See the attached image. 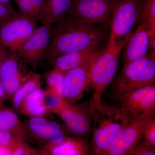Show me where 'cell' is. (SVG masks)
<instances>
[{
  "instance_id": "ba28073f",
  "label": "cell",
  "mask_w": 155,
  "mask_h": 155,
  "mask_svg": "<svg viewBox=\"0 0 155 155\" xmlns=\"http://www.w3.org/2000/svg\"><path fill=\"white\" fill-rule=\"evenodd\" d=\"M154 117L155 112H151L132 118L118 134L105 155H131L142 137L145 125Z\"/></svg>"
},
{
  "instance_id": "2e32d148",
  "label": "cell",
  "mask_w": 155,
  "mask_h": 155,
  "mask_svg": "<svg viewBox=\"0 0 155 155\" xmlns=\"http://www.w3.org/2000/svg\"><path fill=\"white\" fill-rule=\"evenodd\" d=\"M40 151L41 155H87L91 153V148L81 137L67 136L60 144L45 145Z\"/></svg>"
},
{
  "instance_id": "8fae6325",
  "label": "cell",
  "mask_w": 155,
  "mask_h": 155,
  "mask_svg": "<svg viewBox=\"0 0 155 155\" xmlns=\"http://www.w3.org/2000/svg\"><path fill=\"white\" fill-rule=\"evenodd\" d=\"M120 109L131 118L155 112V85H149L120 94H115Z\"/></svg>"
},
{
  "instance_id": "30bf717a",
  "label": "cell",
  "mask_w": 155,
  "mask_h": 155,
  "mask_svg": "<svg viewBox=\"0 0 155 155\" xmlns=\"http://www.w3.org/2000/svg\"><path fill=\"white\" fill-rule=\"evenodd\" d=\"M56 114L76 137L87 135L91 130V116L94 115L91 102L78 104L67 102Z\"/></svg>"
},
{
  "instance_id": "7c38bea8",
  "label": "cell",
  "mask_w": 155,
  "mask_h": 155,
  "mask_svg": "<svg viewBox=\"0 0 155 155\" xmlns=\"http://www.w3.org/2000/svg\"><path fill=\"white\" fill-rule=\"evenodd\" d=\"M22 123L27 138L33 139L45 145H57L67 137L60 124L45 117L29 118Z\"/></svg>"
},
{
  "instance_id": "d6986e66",
  "label": "cell",
  "mask_w": 155,
  "mask_h": 155,
  "mask_svg": "<svg viewBox=\"0 0 155 155\" xmlns=\"http://www.w3.org/2000/svg\"><path fill=\"white\" fill-rule=\"evenodd\" d=\"M45 90L36 89L23 99L18 112L29 118L45 117L49 114L44 101Z\"/></svg>"
},
{
  "instance_id": "e575fe53",
  "label": "cell",
  "mask_w": 155,
  "mask_h": 155,
  "mask_svg": "<svg viewBox=\"0 0 155 155\" xmlns=\"http://www.w3.org/2000/svg\"><path fill=\"white\" fill-rule=\"evenodd\" d=\"M11 0H0V2H1L7 3V4H11Z\"/></svg>"
},
{
  "instance_id": "9a60e30c",
  "label": "cell",
  "mask_w": 155,
  "mask_h": 155,
  "mask_svg": "<svg viewBox=\"0 0 155 155\" xmlns=\"http://www.w3.org/2000/svg\"><path fill=\"white\" fill-rule=\"evenodd\" d=\"M155 32V25L139 22L123 48L124 64L144 58L150 50L151 35Z\"/></svg>"
},
{
  "instance_id": "83f0119b",
  "label": "cell",
  "mask_w": 155,
  "mask_h": 155,
  "mask_svg": "<svg viewBox=\"0 0 155 155\" xmlns=\"http://www.w3.org/2000/svg\"><path fill=\"white\" fill-rule=\"evenodd\" d=\"M155 148L144 141L138 142L131 152V155H155Z\"/></svg>"
},
{
  "instance_id": "7a4b0ae2",
  "label": "cell",
  "mask_w": 155,
  "mask_h": 155,
  "mask_svg": "<svg viewBox=\"0 0 155 155\" xmlns=\"http://www.w3.org/2000/svg\"><path fill=\"white\" fill-rule=\"evenodd\" d=\"M126 43L108 44L105 49L97 53L92 63L91 84L93 91L91 103L94 113L97 114L101 113L106 108L102 101L103 94L115 77L119 55Z\"/></svg>"
},
{
  "instance_id": "5bb4252c",
  "label": "cell",
  "mask_w": 155,
  "mask_h": 155,
  "mask_svg": "<svg viewBox=\"0 0 155 155\" xmlns=\"http://www.w3.org/2000/svg\"><path fill=\"white\" fill-rule=\"evenodd\" d=\"M97 53L84 64L65 72L64 98L67 102L74 104L83 97L84 91L91 83V67Z\"/></svg>"
},
{
  "instance_id": "d590c367",
  "label": "cell",
  "mask_w": 155,
  "mask_h": 155,
  "mask_svg": "<svg viewBox=\"0 0 155 155\" xmlns=\"http://www.w3.org/2000/svg\"><path fill=\"white\" fill-rule=\"evenodd\" d=\"M3 107V105H0V108H2Z\"/></svg>"
},
{
  "instance_id": "52a82bcc",
  "label": "cell",
  "mask_w": 155,
  "mask_h": 155,
  "mask_svg": "<svg viewBox=\"0 0 155 155\" xmlns=\"http://www.w3.org/2000/svg\"><path fill=\"white\" fill-rule=\"evenodd\" d=\"M116 0H72L69 14L86 24L103 25L110 21Z\"/></svg>"
},
{
  "instance_id": "6da1fadb",
  "label": "cell",
  "mask_w": 155,
  "mask_h": 155,
  "mask_svg": "<svg viewBox=\"0 0 155 155\" xmlns=\"http://www.w3.org/2000/svg\"><path fill=\"white\" fill-rule=\"evenodd\" d=\"M106 36L100 25L81 22L69 13L51 25V40L44 57L52 62L66 54L99 47Z\"/></svg>"
},
{
  "instance_id": "1f68e13d",
  "label": "cell",
  "mask_w": 155,
  "mask_h": 155,
  "mask_svg": "<svg viewBox=\"0 0 155 155\" xmlns=\"http://www.w3.org/2000/svg\"><path fill=\"white\" fill-rule=\"evenodd\" d=\"M9 53L8 50L4 46L0 45V67Z\"/></svg>"
},
{
  "instance_id": "4fadbf2b",
  "label": "cell",
  "mask_w": 155,
  "mask_h": 155,
  "mask_svg": "<svg viewBox=\"0 0 155 155\" xmlns=\"http://www.w3.org/2000/svg\"><path fill=\"white\" fill-rule=\"evenodd\" d=\"M51 25L42 24L19 48L17 54L27 65L37 67L49 45Z\"/></svg>"
},
{
  "instance_id": "836d02e7",
  "label": "cell",
  "mask_w": 155,
  "mask_h": 155,
  "mask_svg": "<svg viewBox=\"0 0 155 155\" xmlns=\"http://www.w3.org/2000/svg\"><path fill=\"white\" fill-rule=\"evenodd\" d=\"M7 98L5 88L3 86L2 83L0 81V104L2 105L3 101Z\"/></svg>"
},
{
  "instance_id": "44dd1931",
  "label": "cell",
  "mask_w": 155,
  "mask_h": 155,
  "mask_svg": "<svg viewBox=\"0 0 155 155\" xmlns=\"http://www.w3.org/2000/svg\"><path fill=\"white\" fill-rule=\"evenodd\" d=\"M41 78L40 74L33 72L28 80L17 90L11 98L14 110L18 112L23 99L33 91L41 87Z\"/></svg>"
},
{
  "instance_id": "484cf974",
  "label": "cell",
  "mask_w": 155,
  "mask_h": 155,
  "mask_svg": "<svg viewBox=\"0 0 155 155\" xmlns=\"http://www.w3.org/2000/svg\"><path fill=\"white\" fill-rule=\"evenodd\" d=\"M142 137L145 141L155 148V119L153 117L145 125L143 131Z\"/></svg>"
},
{
  "instance_id": "cb8c5ba5",
  "label": "cell",
  "mask_w": 155,
  "mask_h": 155,
  "mask_svg": "<svg viewBox=\"0 0 155 155\" xmlns=\"http://www.w3.org/2000/svg\"><path fill=\"white\" fill-rule=\"evenodd\" d=\"M139 22L155 25V0H144L140 11Z\"/></svg>"
},
{
  "instance_id": "ffe728a7",
  "label": "cell",
  "mask_w": 155,
  "mask_h": 155,
  "mask_svg": "<svg viewBox=\"0 0 155 155\" xmlns=\"http://www.w3.org/2000/svg\"><path fill=\"white\" fill-rule=\"evenodd\" d=\"M9 130L16 134L24 140L27 137L22 123L13 110L0 108V131Z\"/></svg>"
},
{
  "instance_id": "e0dca14e",
  "label": "cell",
  "mask_w": 155,
  "mask_h": 155,
  "mask_svg": "<svg viewBox=\"0 0 155 155\" xmlns=\"http://www.w3.org/2000/svg\"><path fill=\"white\" fill-rule=\"evenodd\" d=\"M72 4V0H44L38 21L52 25L69 14Z\"/></svg>"
},
{
  "instance_id": "9c48e42d",
  "label": "cell",
  "mask_w": 155,
  "mask_h": 155,
  "mask_svg": "<svg viewBox=\"0 0 155 155\" xmlns=\"http://www.w3.org/2000/svg\"><path fill=\"white\" fill-rule=\"evenodd\" d=\"M32 73L17 52L9 53L0 67V81L5 88L7 98H12Z\"/></svg>"
},
{
  "instance_id": "603a6c76",
  "label": "cell",
  "mask_w": 155,
  "mask_h": 155,
  "mask_svg": "<svg viewBox=\"0 0 155 155\" xmlns=\"http://www.w3.org/2000/svg\"><path fill=\"white\" fill-rule=\"evenodd\" d=\"M44 101L49 114H57L67 102L64 98L51 92L48 90L45 91Z\"/></svg>"
},
{
  "instance_id": "7402d4cb",
  "label": "cell",
  "mask_w": 155,
  "mask_h": 155,
  "mask_svg": "<svg viewBox=\"0 0 155 155\" xmlns=\"http://www.w3.org/2000/svg\"><path fill=\"white\" fill-rule=\"evenodd\" d=\"M64 72L53 68L52 70L47 74V90L64 98Z\"/></svg>"
},
{
  "instance_id": "4316f807",
  "label": "cell",
  "mask_w": 155,
  "mask_h": 155,
  "mask_svg": "<svg viewBox=\"0 0 155 155\" xmlns=\"http://www.w3.org/2000/svg\"><path fill=\"white\" fill-rule=\"evenodd\" d=\"M41 155L40 150L29 146L26 140H20L13 148L12 155Z\"/></svg>"
},
{
  "instance_id": "5b68a950",
  "label": "cell",
  "mask_w": 155,
  "mask_h": 155,
  "mask_svg": "<svg viewBox=\"0 0 155 155\" xmlns=\"http://www.w3.org/2000/svg\"><path fill=\"white\" fill-rule=\"evenodd\" d=\"M144 0H116L110 23V31L108 44H121L126 42L139 22Z\"/></svg>"
},
{
  "instance_id": "4dcf8cb0",
  "label": "cell",
  "mask_w": 155,
  "mask_h": 155,
  "mask_svg": "<svg viewBox=\"0 0 155 155\" xmlns=\"http://www.w3.org/2000/svg\"><path fill=\"white\" fill-rule=\"evenodd\" d=\"M44 1V0H32V6L33 17L37 21H38Z\"/></svg>"
},
{
  "instance_id": "277c9868",
  "label": "cell",
  "mask_w": 155,
  "mask_h": 155,
  "mask_svg": "<svg viewBox=\"0 0 155 155\" xmlns=\"http://www.w3.org/2000/svg\"><path fill=\"white\" fill-rule=\"evenodd\" d=\"M155 54L124 64L114 84L115 94H120L149 85H154Z\"/></svg>"
},
{
  "instance_id": "8d00e7d4",
  "label": "cell",
  "mask_w": 155,
  "mask_h": 155,
  "mask_svg": "<svg viewBox=\"0 0 155 155\" xmlns=\"http://www.w3.org/2000/svg\"><path fill=\"white\" fill-rule=\"evenodd\" d=\"M1 43H0V45H1Z\"/></svg>"
},
{
  "instance_id": "8992f818",
  "label": "cell",
  "mask_w": 155,
  "mask_h": 155,
  "mask_svg": "<svg viewBox=\"0 0 155 155\" xmlns=\"http://www.w3.org/2000/svg\"><path fill=\"white\" fill-rule=\"evenodd\" d=\"M36 22L33 18L15 12L0 22V43L17 52L36 29Z\"/></svg>"
},
{
  "instance_id": "d4e9b609",
  "label": "cell",
  "mask_w": 155,
  "mask_h": 155,
  "mask_svg": "<svg viewBox=\"0 0 155 155\" xmlns=\"http://www.w3.org/2000/svg\"><path fill=\"white\" fill-rule=\"evenodd\" d=\"M21 140H24L12 131H0V146L12 148L13 150L14 147Z\"/></svg>"
},
{
  "instance_id": "d6a6232c",
  "label": "cell",
  "mask_w": 155,
  "mask_h": 155,
  "mask_svg": "<svg viewBox=\"0 0 155 155\" xmlns=\"http://www.w3.org/2000/svg\"><path fill=\"white\" fill-rule=\"evenodd\" d=\"M13 148L8 147L0 146V155H12Z\"/></svg>"
},
{
  "instance_id": "ac0fdd59",
  "label": "cell",
  "mask_w": 155,
  "mask_h": 155,
  "mask_svg": "<svg viewBox=\"0 0 155 155\" xmlns=\"http://www.w3.org/2000/svg\"><path fill=\"white\" fill-rule=\"evenodd\" d=\"M101 50L99 47L92 48L60 56L52 61L53 68L65 73L86 63Z\"/></svg>"
},
{
  "instance_id": "f1b7e54d",
  "label": "cell",
  "mask_w": 155,
  "mask_h": 155,
  "mask_svg": "<svg viewBox=\"0 0 155 155\" xmlns=\"http://www.w3.org/2000/svg\"><path fill=\"white\" fill-rule=\"evenodd\" d=\"M19 13L34 19L32 11V0H14Z\"/></svg>"
},
{
  "instance_id": "f546056e",
  "label": "cell",
  "mask_w": 155,
  "mask_h": 155,
  "mask_svg": "<svg viewBox=\"0 0 155 155\" xmlns=\"http://www.w3.org/2000/svg\"><path fill=\"white\" fill-rule=\"evenodd\" d=\"M16 12L11 4L0 2V22L6 19Z\"/></svg>"
},
{
  "instance_id": "3957f363",
  "label": "cell",
  "mask_w": 155,
  "mask_h": 155,
  "mask_svg": "<svg viewBox=\"0 0 155 155\" xmlns=\"http://www.w3.org/2000/svg\"><path fill=\"white\" fill-rule=\"evenodd\" d=\"M96 115L101 118L94 127L91 153L105 155L119 132L133 118L119 108L106 107Z\"/></svg>"
}]
</instances>
